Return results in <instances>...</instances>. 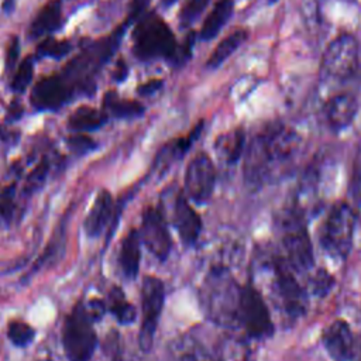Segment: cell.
<instances>
[{"instance_id":"cell-16","label":"cell","mask_w":361,"mask_h":361,"mask_svg":"<svg viewBox=\"0 0 361 361\" xmlns=\"http://www.w3.org/2000/svg\"><path fill=\"white\" fill-rule=\"evenodd\" d=\"M71 99L73 94L61 75L42 78L31 92V104L37 110H58Z\"/></svg>"},{"instance_id":"cell-43","label":"cell","mask_w":361,"mask_h":361,"mask_svg":"<svg viewBox=\"0 0 361 361\" xmlns=\"http://www.w3.org/2000/svg\"><path fill=\"white\" fill-rule=\"evenodd\" d=\"M161 1H162V4H164V6L169 7L171 4H173V3H175V1H178V0H161Z\"/></svg>"},{"instance_id":"cell-12","label":"cell","mask_w":361,"mask_h":361,"mask_svg":"<svg viewBox=\"0 0 361 361\" xmlns=\"http://www.w3.org/2000/svg\"><path fill=\"white\" fill-rule=\"evenodd\" d=\"M358 63V42L350 34L333 39L324 51L320 63L323 80H343L354 73Z\"/></svg>"},{"instance_id":"cell-18","label":"cell","mask_w":361,"mask_h":361,"mask_svg":"<svg viewBox=\"0 0 361 361\" xmlns=\"http://www.w3.org/2000/svg\"><path fill=\"white\" fill-rule=\"evenodd\" d=\"M114 210L116 209L110 192L106 189L100 190L83 220V228L86 235L89 238H96L102 235L110 220L117 219Z\"/></svg>"},{"instance_id":"cell-14","label":"cell","mask_w":361,"mask_h":361,"mask_svg":"<svg viewBox=\"0 0 361 361\" xmlns=\"http://www.w3.org/2000/svg\"><path fill=\"white\" fill-rule=\"evenodd\" d=\"M138 234L141 243L158 261L168 259L172 250V238L161 210L151 206L144 209Z\"/></svg>"},{"instance_id":"cell-46","label":"cell","mask_w":361,"mask_h":361,"mask_svg":"<svg viewBox=\"0 0 361 361\" xmlns=\"http://www.w3.org/2000/svg\"><path fill=\"white\" fill-rule=\"evenodd\" d=\"M272 1H275V0H272Z\"/></svg>"},{"instance_id":"cell-25","label":"cell","mask_w":361,"mask_h":361,"mask_svg":"<svg viewBox=\"0 0 361 361\" xmlns=\"http://www.w3.org/2000/svg\"><path fill=\"white\" fill-rule=\"evenodd\" d=\"M106 305H107V312L120 324H131L137 319L135 307L126 300V296L118 286H113V289L109 292Z\"/></svg>"},{"instance_id":"cell-35","label":"cell","mask_w":361,"mask_h":361,"mask_svg":"<svg viewBox=\"0 0 361 361\" xmlns=\"http://www.w3.org/2000/svg\"><path fill=\"white\" fill-rule=\"evenodd\" d=\"M350 195L357 204H361V149L358 151L350 179Z\"/></svg>"},{"instance_id":"cell-41","label":"cell","mask_w":361,"mask_h":361,"mask_svg":"<svg viewBox=\"0 0 361 361\" xmlns=\"http://www.w3.org/2000/svg\"><path fill=\"white\" fill-rule=\"evenodd\" d=\"M127 73H128L127 65H126V62H124L123 59H120V61L117 62V71H116V73H114V79H116L117 82H121V80H124V78L127 76Z\"/></svg>"},{"instance_id":"cell-21","label":"cell","mask_w":361,"mask_h":361,"mask_svg":"<svg viewBox=\"0 0 361 361\" xmlns=\"http://www.w3.org/2000/svg\"><path fill=\"white\" fill-rule=\"evenodd\" d=\"M61 16H62V4L61 0L48 1L37 14L28 34L31 38H39L45 34H51L61 27Z\"/></svg>"},{"instance_id":"cell-30","label":"cell","mask_w":361,"mask_h":361,"mask_svg":"<svg viewBox=\"0 0 361 361\" xmlns=\"http://www.w3.org/2000/svg\"><path fill=\"white\" fill-rule=\"evenodd\" d=\"M34 73V59L31 56H27L21 61V63L17 68V72L11 80V89L14 92L23 93L27 86L30 85Z\"/></svg>"},{"instance_id":"cell-40","label":"cell","mask_w":361,"mask_h":361,"mask_svg":"<svg viewBox=\"0 0 361 361\" xmlns=\"http://www.w3.org/2000/svg\"><path fill=\"white\" fill-rule=\"evenodd\" d=\"M162 80L161 79H151L142 85L138 86V93L142 94V96H149L155 92H158L161 87H162Z\"/></svg>"},{"instance_id":"cell-19","label":"cell","mask_w":361,"mask_h":361,"mask_svg":"<svg viewBox=\"0 0 361 361\" xmlns=\"http://www.w3.org/2000/svg\"><path fill=\"white\" fill-rule=\"evenodd\" d=\"M358 111V102L353 94L343 93L333 96L324 107V114L329 127L333 131L347 128L355 118Z\"/></svg>"},{"instance_id":"cell-34","label":"cell","mask_w":361,"mask_h":361,"mask_svg":"<svg viewBox=\"0 0 361 361\" xmlns=\"http://www.w3.org/2000/svg\"><path fill=\"white\" fill-rule=\"evenodd\" d=\"M16 185H8L0 192V216L10 220L14 213Z\"/></svg>"},{"instance_id":"cell-3","label":"cell","mask_w":361,"mask_h":361,"mask_svg":"<svg viewBox=\"0 0 361 361\" xmlns=\"http://www.w3.org/2000/svg\"><path fill=\"white\" fill-rule=\"evenodd\" d=\"M127 24L118 27L109 37L87 45L63 69L61 78L68 85L73 97L76 94H92L96 89L94 78L110 61L120 45Z\"/></svg>"},{"instance_id":"cell-37","label":"cell","mask_w":361,"mask_h":361,"mask_svg":"<svg viewBox=\"0 0 361 361\" xmlns=\"http://www.w3.org/2000/svg\"><path fill=\"white\" fill-rule=\"evenodd\" d=\"M18 54H20V42H18V37H11L7 49H6V68L7 71H13L17 59H18Z\"/></svg>"},{"instance_id":"cell-5","label":"cell","mask_w":361,"mask_h":361,"mask_svg":"<svg viewBox=\"0 0 361 361\" xmlns=\"http://www.w3.org/2000/svg\"><path fill=\"white\" fill-rule=\"evenodd\" d=\"M283 258L296 272H306L314 265L313 245L306 227V216L293 204L278 219Z\"/></svg>"},{"instance_id":"cell-15","label":"cell","mask_w":361,"mask_h":361,"mask_svg":"<svg viewBox=\"0 0 361 361\" xmlns=\"http://www.w3.org/2000/svg\"><path fill=\"white\" fill-rule=\"evenodd\" d=\"M172 226L175 227L182 244L185 247H192L196 244L202 233V219L199 213L190 206L188 196L182 190H176L172 196L171 209Z\"/></svg>"},{"instance_id":"cell-27","label":"cell","mask_w":361,"mask_h":361,"mask_svg":"<svg viewBox=\"0 0 361 361\" xmlns=\"http://www.w3.org/2000/svg\"><path fill=\"white\" fill-rule=\"evenodd\" d=\"M247 35L248 34L245 30H237L227 35L212 52L206 62V66L210 69H216L217 66H220L247 39Z\"/></svg>"},{"instance_id":"cell-20","label":"cell","mask_w":361,"mask_h":361,"mask_svg":"<svg viewBox=\"0 0 361 361\" xmlns=\"http://www.w3.org/2000/svg\"><path fill=\"white\" fill-rule=\"evenodd\" d=\"M141 238L135 228L128 230L126 237L121 240L118 248L117 264L121 275L127 281H134L138 276L140 261H141Z\"/></svg>"},{"instance_id":"cell-23","label":"cell","mask_w":361,"mask_h":361,"mask_svg":"<svg viewBox=\"0 0 361 361\" xmlns=\"http://www.w3.org/2000/svg\"><path fill=\"white\" fill-rule=\"evenodd\" d=\"M233 7H234L233 0H219L212 8V11L209 13V16L206 17L200 28V34H199L200 38L204 41L214 38L231 17Z\"/></svg>"},{"instance_id":"cell-9","label":"cell","mask_w":361,"mask_h":361,"mask_svg":"<svg viewBox=\"0 0 361 361\" xmlns=\"http://www.w3.org/2000/svg\"><path fill=\"white\" fill-rule=\"evenodd\" d=\"M237 320L238 327L244 329L245 334L251 338L264 340L274 334L269 309L261 292L251 282L241 286Z\"/></svg>"},{"instance_id":"cell-17","label":"cell","mask_w":361,"mask_h":361,"mask_svg":"<svg viewBox=\"0 0 361 361\" xmlns=\"http://www.w3.org/2000/svg\"><path fill=\"white\" fill-rule=\"evenodd\" d=\"M322 341L329 355L334 361H350L355 357V341L345 320L337 319L331 322L323 330Z\"/></svg>"},{"instance_id":"cell-11","label":"cell","mask_w":361,"mask_h":361,"mask_svg":"<svg viewBox=\"0 0 361 361\" xmlns=\"http://www.w3.org/2000/svg\"><path fill=\"white\" fill-rule=\"evenodd\" d=\"M274 289L282 310L290 317L298 319L306 313L307 295L293 274V268L283 255H272Z\"/></svg>"},{"instance_id":"cell-38","label":"cell","mask_w":361,"mask_h":361,"mask_svg":"<svg viewBox=\"0 0 361 361\" xmlns=\"http://www.w3.org/2000/svg\"><path fill=\"white\" fill-rule=\"evenodd\" d=\"M151 0H133L130 4V11H128V18L126 20V24H131L137 21L140 17L145 14V10L148 7Z\"/></svg>"},{"instance_id":"cell-28","label":"cell","mask_w":361,"mask_h":361,"mask_svg":"<svg viewBox=\"0 0 361 361\" xmlns=\"http://www.w3.org/2000/svg\"><path fill=\"white\" fill-rule=\"evenodd\" d=\"M7 338L16 347H27L35 337V330L23 320H11L7 324Z\"/></svg>"},{"instance_id":"cell-24","label":"cell","mask_w":361,"mask_h":361,"mask_svg":"<svg viewBox=\"0 0 361 361\" xmlns=\"http://www.w3.org/2000/svg\"><path fill=\"white\" fill-rule=\"evenodd\" d=\"M245 144V134L241 128L221 135L216 141V149L227 165H234L243 155Z\"/></svg>"},{"instance_id":"cell-26","label":"cell","mask_w":361,"mask_h":361,"mask_svg":"<svg viewBox=\"0 0 361 361\" xmlns=\"http://www.w3.org/2000/svg\"><path fill=\"white\" fill-rule=\"evenodd\" d=\"M104 110L117 118H134L144 113V106L135 100L121 99L114 92H107L103 99Z\"/></svg>"},{"instance_id":"cell-1","label":"cell","mask_w":361,"mask_h":361,"mask_svg":"<svg viewBox=\"0 0 361 361\" xmlns=\"http://www.w3.org/2000/svg\"><path fill=\"white\" fill-rule=\"evenodd\" d=\"M299 137L282 126H269L250 141L243 165L244 182L251 189L281 180L293 168Z\"/></svg>"},{"instance_id":"cell-4","label":"cell","mask_w":361,"mask_h":361,"mask_svg":"<svg viewBox=\"0 0 361 361\" xmlns=\"http://www.w3.org/2000/svg\"><path fill=\"white\" fill-rule=\"evenodd\" d=\"M134 54L141 61L165 58L178 65L179 47L169 25L155 13H148L137 23L134 32Z\"/></svg>"},{"instance_id":"cell-29","label":"cell","mask_w":361,"mask_h":361,"mask_svg":"<svg viewBox=\"0 0 361 361\" xmlns=\"http://www.w3.org/2000/svg\"><path fill=\"white\" fill-rule=\"evenodd\" d=\"M72 49V45L66 39H55L52 37L45 38L42 42H39L37 48L38 56H51V58H62L68 55Z\"/></svg>"},{"instance_id":"cell-2","label":"cell","mask_w":361,"mask_h":361,"mask_svg":"<svg viewBox=\"0 0 361 361\" xmlns=\"http://www.w3.org/2000/svg\"><path fill=\"white\" fill-rule=\"evenodd\" d=\"M241 286L227 267H213L199 289L200 306L207 320L221 329H237Z\"/></svg>"},{"instance_id":"cell-32","label":"cell","mask_w":361,"mask_h":361,"mask_svg":"<svg viewBox=\"0 0 361 361\" xmlns=\"http://www.w3.org/2000/svg\"><path fill=\"white\" fill-rule=\"evenodd\" d=\"M48 171H49V164H48V161L47 159H44L41 164H38L32 171H31V173L28 175V179H27V183H25V188H24V193L27 195H32L34 192H37L41 186H42V183H44V180H45V178H47V175H48Z\"/></svg>"},{"instance_id":"cell-22","label":"cell","mask_w":361,"mask_h":361,"mask_svg":"<svg viewBox=\"0 0 361 361\" xmlns=\"http://www.w3.org/2000/svg\"><path fill=\"white\" fill-rule=\"evenodd\" d=\"M107 121V113L99 111L89 106H80L68 118V128L75 133L94 131Z\"/></svg>"},{"instance_id":"cell-31","label":"cell","mask_w":361,"mask_h":361,"mask_svg":"<svg viewBox=\"0 0 361 361\" xmlns=\"http://www.w3.org/2000/svg\"><path fill=\"white\" fill-rule=\"evenodd\" d=\"M333 285H334V278H333V275H331L329 271L323 269V268H319V269L314 272V275L312 276V279H310L312 293L316 295V296H319V298L326 296V295L331 290Z\"/></svg>"},{"instance_id":"cell-36","label":"cell","mask_w":361,"mask_h":361,"mask_svg":"<svg viewBox=\"0 0 361 361\" xmlns=\"http://www.w3.org/2000/svg\"><path fill=\"white\" fill-rule=\"evenodd\" d=\"M66 142H68L69 148L76 154H86L96 148V142L90 137H87L82 133L71 135Z\"/></svg>"},{"instance_id":"cell-8","label":"cell","mask_w":361,"mask_h":361,"mask_svg":"<svg viewBox=\"0 0 361 361\" xmlns=\"http://www.w3.org/2000/svg\"><path fill=\"white\" fill-rule=\"evenodd\" d=\"M357 216L350 204L344 202L334 203L322 227H320V245L334 259L344 261L353 247V237Z\"/></svg>"},{"instance_id":"cell-13","label":"cell","mask_w":361,"mask_h":361,"mask_svg":"<svg viewBox=\"0 0 361 361\" xmlns=\"http://www.w3.org/2000/svg\"><path fill=\"white\" fill-rule=\"evenodd\" d=\"M216 186V168L212 158L204 154H196L185 171V195L197 204L209 202Z\"/></svg>"},{"instance_id":"cell-44","label":"cell","mask_w":361,"mask_h":361,"mask_svg":"<svg viewBox=\"0 0 361 361\" xmlns=\"http://www.w3.org/2000/svg\"><path fill=\"white\" fill-rule=\"evenodd\" d=\"M39 361H52V360H49V358H42V360H39Z\"/></svg>"},{"instance_id":"cell-33","label":"cell","mask_w":361,"mask_h":361,"mask_svg":"<svg viewBox=\"0 0 361 361\" xmlns=\"http://www.w3.org/2000/svg\"><path fill=\"white\" fill-rule=\"evenodd\" d=\"M209 1L210 0H189L188 4L180 11V24L183 27L192 24L202 14Z\"/></svg>"},{"instance_id":"cell-7","label":"cell","mask_w":361,"mask_h":361,"mask_svg":"<svg viewBox=\"0 0 361 361\" xmlns=\"http://www.w3.org/2000/svg\"><path fill=\"white\" fill-rule=\"evenodd\" d=\"M207 333L200 330L189 336V361H248L250 347L244 338L230 333L212 337Z\"/></svg>"},{"instance_id":"cell-6","label":"cell","mask_w":361,"mask_h":361,"mask_svg":"<svg viewBox=\"0 0 361 361\" xmlns=\"http://www.w3.org/2000/svg\"><path fill=\"white\" fill-rule=\"evenodd\" d=\"M93 323L85 302H78L66 316L62 326V347L69 361L92 360L97 347Z\"/></svg>"},{"instance_id":"cell-45","label":"cell","mask_w":361,"mask_h":361,"mask_svg":"<svg viewBox=\"0 0 361 361\" xmlns=\"http://www.w3.org/2000/svg\"><path fill=\"white\" fill-rule=\"evenodd\" d=\"M358 361H361V348H360V357H358Z\"/></svg>"},{"instance_id":"cell-10","label":"cell","mask_w":361,"mask_h":361,"mask_svg":"<svg viewBox=\"0 0 361 361\" xmlns=\"http://www.w3.org/2000/svg\"><path fill=\"white\" fill-rule=\"evenodd\" d=\"M141 326L138 344L144 353L151 351L155 340L157 327L165 303V285L152 275H147L141 283Z\"/></svg>"},{"instance_id":"cell-39","label":"cell","mask_w":361,"mask_h":361,"mask_svg":"<svg viewBox=\"0 0 361 361\" xmlns=\"http://www.w3.org/2000/svg\"><path fill=\"white\" fill-rule=\"evenodd\" d=\"M92 319L94 322L100 320L106 313H107V305H106V300L104 299H92L87 305H86Z\"/></svg>"},{"instance_id":"cell-42","label":"cell","mask_w":361,"mask_h":361,"mask_svg":"<svg viewBox=\"0 0 361 361\" xmlns=\"http://www.w3.org/2000/svg\"><path fill=\"white\" fill-rule=\"evenodd\" d=\"M21 113H23L21 104H20L17 100H14V102L11 103L10 109H8V120H17V118H20Z\"/></svg>"}]
</instances>
